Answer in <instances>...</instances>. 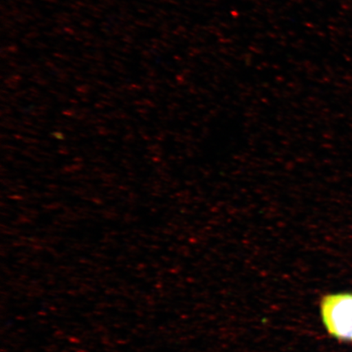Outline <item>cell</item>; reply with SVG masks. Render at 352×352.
<instances>
[{
    "label": "cell",
    "mask_w": 352,
    "mask_h": 352,
    "mask_svg": "<svg viewBox=\"0 0 352 352\" xmlns=\"http://www.w3.org/2000/svg\"><path fill=\"white\" fill-rule=\"evenodd\" d=\"M321 320L336 340L352 342V294H329L321 298Z\"/></svg>",
    "instance_id": "1"
}]
</instances>
